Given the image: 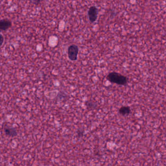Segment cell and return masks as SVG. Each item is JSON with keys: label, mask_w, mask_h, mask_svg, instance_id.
<instances>
[{"label": "cell", "mask_w": 166, "mask_h": 166, "mask_svg": "<svg viewBox=\"0 0 166 166\" xmlns=\"http://www.w3.org/2000/svg\"><path fill=\"white\" fill-rule=\"evenodd\" d=\"M107 79L112 83L121 86H125L127 84L128 78L121 73L112 72L107 76Z\"/></svg>", "instance_id": "6da1fadb"}, {"label": "cell", "mask_w": 166, "mask_h": 166, "mask_svg": "<svg viewBox=\"0 0 166 166\" xmlns=\"http://www.w3.org/2000/svg\"><path fill=\"white\" fill-rule=\"evenodd\" d=\"M98 11L96 6H91L88 10V16L89 21L91 23H94L97 21L98 17Z\"/></svg>", "instance_id": "3957f363"}, {"label": "cell", "mask_w": 166, "mask_h": 166, "mask_svg": "<svg viewBox=\"0 0 166 166\" xmlns=\"http://www.w3.org/2000/svg\"><path fill=\"white\" fill-rule=\"evenodd\" d=\"M118 112H119V114L122 116H128L131 113V109L129 106H122L121 107L119 108Z\"/></svg>", "instance_id": "8992f818"}, {"label": "cell", "mask_w": 166, "mask_h": 166, "mask_svg": "<svg viewBox=\"0 0 166 166\" xmlns=\"http://www.w3.org/2000/svg\"><path fill=\"white\" fill-rule=\"evenodd\" d=\"M4 42V37L2 34H0V47L2 46Z\"/></svg>", "instance_id": "52a82bcc"}, {"label": "cell", "mask_w": 166, "mask_h": 166, "mask_svg": "<svg viewBox=\"0 0 166 166\" xmlns=\"http://www.w3.org/2000/svg\"><path fill=\"white\" fill-rule=\"evenodd\" d=\"M4 131L6 136L10 137H15L17 135V131L16 128L10 127H6L4 128Z\"/></svg>", "instance_id": "5b68a950"}, {"label": "cell", "mask_w": 166, "mask_h": 166, "mask_svg": "<svg viewBox=\"0 0 166 166\" xmlns=\"http://www.w3.org/2000/svg\"><path fill=\"white\" fill-rule=\"evenodd\" d=\"M12 26V22L7 19L0 20V31H6Z\"/></svg>", "instance_id": "277c9868"}, {"label": "cell", "mask_w": 166, "mask_h": 166, "mask_svg": "<svg viewBox=\"0 0 166 166\" xmlns=\"http://www.w3.org/2000/svg\"><path fill=\"white\" fill-rule=\"evenodd\" d=\"M40 1L41 0H34L33 2L35 5H38L40 3Z\"/></svg>", "instance_id": "ba28073f"}, {"label": "cell", "mask_w": 166, "mask_h": 166, "mask_svg": "<svg viewBox=\"0 0 166 166\" xmlns=\"http://www.w3.org/2000/svg\"><path fill=\"white\" fill-rule=\"evenodd\" d=\"M68 58L71 61H76L77 59V55L78 53V47L72 44L68 47Z\"/></svg>", "instance_id": "7a4b0ae2"}]
</instances>
